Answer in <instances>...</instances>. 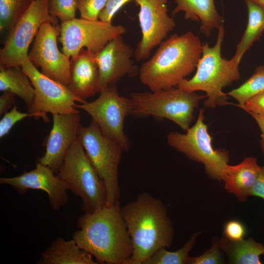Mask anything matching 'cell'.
Returning a JSON list of instances; mask_svg holds the SVG:
<instances>
[{
    "mask_svg": "<svg viewBox=\"0 0 264 264\" xmlns=\"http://www.w3.org/2000/svg\"><path fill=\"white\" fill-rule=\"evenodd\" d=\"M77 227L72 239L98 263L126 264L131 257L132 245L119 201L85 213L79 218Z\"/></svg>",
    "mask_w": 264,
    "mask_h": 264,
    "instance_id": "cell-1",
    "label": "cell"
},
{
    "mask_svg": "<svg viewBox=\"0 0 264 264\" xmlns=\"http://www.w3.org/2000/svg\"><path fill=\"white\" fill-rule=\"evenodd\" d=\"M132 245L126 264H143L156 251L169 247L174 230L167 207L159 198L147 192L121 207Z\"/></svg>",
    "mask_w": 264,
    "mask_h": 264,
    "instance_id": "cell-2",
    "label": "cell"
},
{
    "mask_svg": "<svg viewBox=\"0 0 264 264\" xmlns=\"http://www.w3.org/2000/svg\"><path fill=\"white\" fill-rule=\"evenodd\" d=\"M200 39L188 31L172 35L139 68L141 83L151 91L177 87L197 68L202 54Z\"/></svg>",
    "mask_w": 264,
    "mask_h": 264,
    "instance_id": "cell-3",
    "label": "cell"
},
{
    "mask_svg": "<svg viewBox=\"0 0 264 264\" xmlns=\"http://www.w3.org/2000/svg\"><path fill=\"white\" fill-rule=\"evenodd\" d=\"M218 30L217 41L213 46L210 47L207 43L202 44V54L195 74L190 79L183 80L177 87L188 91H204L207 98L204 105L210 109L232 104L228 102V95L222 89L241 77L240 62L233 58L227 60L221 57L225 34L223 24Z\"/></svg>",
    "mask_w": 264,
    "mask_h": 264,
    "instance_id": "cell-4",
    "label": "cell"
},
{
    "mask_svg": "<svg viewBox=\"0 0 264 264\" xmlns=\"http://www.w3.org/2000/svg\"><path fill=\"white\" fill-rule=\"evenodd\" d=\"M57 175L69 190L81 198L85 213H91L106 206L105 183L78 138L67 151Z\"/></svg>",
    "mask_w": 264,
    "mask_h": 264,
    "instance_id": "cell-5",
    "label": "cell"
},
{
    "mask_svg": "<svg viewBox=\"0 0 264 264\" xmlns=\"http://www.w3.org/2000/svg\"><path fill=\"white\" fill-rule=\"evenodd\" d=\"M205 95L178 87L156 91L133 92L130 95L132 115L171 120L187 131L194 119V109Z\"/></svg>",
    "mask_w": 264,
    "mask_h": 264,
    "instance_id": "cell-6",
    "label": "cell"
},
{
    "mask_svg": "<svg viewBox=\"0 0 264 264\" xmlns=\"http://www.w3.org/2000/svg\"><path fill=\"white\" fill-rule=\"evenodd\" d=\"M78 138L105 183L107 191L106 206H111L119 201L120 196L118 168L123 149L104 134L92 120L87 126L80 125Z\"/></svg>",
    "mask_w": 264,
    "mask_h": 264,
    "instance_id": "cell-7",
    "label": "cell"
},
{
    "mask_svg": "<svg viewBox=\"0 0 264 264\" xmlns=\"http://www.w3.org/2000/svg\"><path fill=\"white\" fill-rule=\"evenodd\" d=\"M204 109L199 110L195 124L186 133L170 132L167 137V142L189 159L202 163L211 178L223 181L229 162V152L224 149L213 148L212 137L204 123Z\"/></svg>",
    "mask_w": 264,
    "mask_h": 264,
    "instance_id": "cell-8",
    "label": "cell"
},
{
    "mask_svg": "<svg viewBox=\"0 0 264 264\" xmlns=\"http://www.w3.org/2000/svg\"><path fill=\"white\" fill-rule=\"evenodd\" d=\"M49 0H33L9 31L0 50V66H21L28 58L29 47L40 27L50 22L57 25L58 19L49 13Z\"/></svg>",
    "mask_w": 264,
    "mask_h": 264,
    "instance_id": "cell-9",
    "label": "cell"
},
{
    "mask_svg": "<svg viewBox=\"0 0 264 264\" xmlns=\"http://www.w3.org/2000/svg\"><path fill=\"white\" fill-rule=\"evenodd\" d=\"M21 67L35 89L33 101L27 110L33 117L48 122V113L52 115L78 113L76 102L81 104L87 102L75 95L66 86L44 75L28 58Z\"/></svg>",
    "mask_w": 264,
    "mask_h": 264,
    "instance_id": "cell-10",
    "label": "cell"
},
{
    "mask_svg": "<svg viewBox=\"0 0 264 264\" xmlns=\"http://www.w3.org/2000/svg\"><path fill=\"white\" fill-rule=\"evenodd\" d=\"M99 92L94 101L77 104L76 107L89 114L104 134L127 151L130 142L124 131V123L125 118L132 114V100L119 95L116 84L109 85Z\"/></svg>",
    "mask_w": 264,
    "mask_h": 264,
    "instance_id": "cell-11",
    "label": "cell"
},
{
    "mask_svg": "<svg viewBox=\"0 0 264 264\" xmlns=\"http://www.w3.org/2000/svg\"><path fill=\"white\" fill-rule=\"evenodd\" d=\"M125 32L126 28L121 25L75 18L61 23L59 39L63 52L72 58L84 47L96 54L110 41Z\"/></svg>",
    "mask_w": 264,
    "mask_h": 264,
    "instance_id": "cell-12",
    "label": "cell"
},
{
    "mask_svg": "<svg viewBox=\"0 0 264 264\" xmlns=\"http://www.w3.org/2000/svg\"><path fill=\"white\" fill-rule=\"evenodd\" d=\"M139 7L138 19L142 37L134 50L137 61L148 58L175 27L174 19L168 13L167 0H134Z\"/></svg>",
    "mask_w": 264,
    "mask_h": 264,
    "instance_id": "cell-13",
    "label": "cell"
},
{
    "mask_svg": "<svg viewBox=\"0 0 264 264\" xmlns=\"http://www.w3.org/2000/svg\"><path fill=\"white\" fill-rule=\"evenodd\" d=\"M60 27L50 22L43 24L36 36L28 52V59L41 72L67 87L70 77L69 57L61 52L57 38Z\"/></svg>",
    "mask_w": 264,
    "mask_h": 264,
    "instance_id": "cell-14",
    "label": "cell"
},
{
    "mask_svg": "<svg viewBox=\"0 0 264 264\" xmlns=\"http://www.w3.org/2000/svg\"><path fill=\"white\" fill-rule=\"evenodd\" d=\"M48 166L39 162L30 171L12 177H0V183L12 186L19 195L25 194L28 189L41 190L47 193L49 203L58 211L67 203L68 187L65 181Z\"/></svg>",
    "mask_w": 264,
    "mask_h": 264,
    "instance_id": "cell-15",
    "label": "cell"
},
{
    "mask_svg": "<svg viewBox=\"0 0 264 264\" xmlns=\"http://www.w3.org/2000/svg\"><path fill=\"white\" fill-rule=\"evenodd\" d=\"M134 50L126 43L122 35L110 41L95 59L99 70V92L109 85L116 84L122 77L138 75L139 68L132 59Z\"/></svg>",
    "mask_w": 264,
    "mask_h": 264,
    "instance_id": "cell-16",
    "label": "cell"
},
{
    "mask_svg": "<svg viewBox=\"0 0 264 264\" xmlns=\"http://www.w3.org/2000/svg\"><path fill=\"white\" fill-rule=\"evenodd\" d=\"M52 116L53 125L45 142V152L37 161L57 174L67 151L78 138L81 116L79 112Z\"/></svg>",
    "mask_w": 264,
    "mask_h": 264,
    "instance_id": "cell-17",
    "label": "cell"
},
{
    "mask_svg": "<svg viewBox=\"0 0 264 264\" xmlns=\"http://www.w3.org/2000/svg\"><path fill=\"white\" fill-rule=\"evenodd\" d=\"M99 78L94 53L83 48L71 58L67 87L75 95L87 101L99 92Z\"/></svg>",
    "mask_w": 264,
    "mask_h": 264,
    "instance_id": "cell-18",
    "label": "cell"
},
{
    "mask_svg": "<svg viewBox=\"0 0 264 264\" xmlns=\"http://www.w3.org/2000/svg\"><path fill=\"white\" fill-rule=\"evenodd\" d=\"M256 158L245 157L236 165L228 164L225 171L223 181L225 189L235 195L239 201H245L250 196V191L261 170Z\"/></svg>",
    "mask_w": 264,
    "mask_h": 264,
    "instance_id": "cell-19",
    "label": "cell"
},
{
    "mask_svg": "<svg viewBox=\"0 0 264 264\" xmlns=\"http://www.w3.org/2000/svg\"><path fill=\"white\" fill-rule=\"evenodd\" d=\"M176 5L172 14L184 12L186 20L200 22V32L209 36L213 29H218L223 19L217 10L214 0H176Z\"/></svg>",
    "mask_w": 264,
    "mask_h": 264,
    "instance_id": "cell-20",
    "label": "cell"
},
{
    "mask_svg": "<svg viewBox=\"0 0 264 264\" xmlns=\"http://www.w3.org/2000/svg\"><path fill=\"white\" fill-rule=\"evenodd\" d=\"M38 264H96L93 256L79 247L72 239L66 241L61 237L54 239L42 252Z\"/></svg>",
    "mask_w": 264,
    "mask_h": 264,
    "instance_id": "cell-21",
    "label": "cell"
},
{
    "mask_svg": "<svg viewBox=\"0 0 264 264\" xmlns=\"http://www.w3.org/2000/svg\"><path fill=\"white\" fill-rule=\"evenodd\" d=\"M215 240L220 249L227 254L230 264H262L260 257L264 255V245L252 238L233 241L222 236Z\"/></svg>",
    "mask_w": 264,
    "mask_h": 264,
    "instance_id": "cell-22",
    "label": "cell"
},
{
    "mask_svg": "<svg viewBox=\"0 0 264 264\" xmlns=\"http://www.w3.org/2000/svg\"><path fill=\"white\" fill-rule=\"evenodd\" d=\"M0 90L8 91L22 98L29 107L33 101L35 89L21 66H0Z\"/></svg>",
    "mask_w": 264,
    "mask_h": 264,
    "instance_id": "cell-23",
    "label": "cell"
},
{
    "mask_svg": "<svg viewBox=\"0 0 264 264\" xmlns=\"http://www.w3.org/2000/svg\"><path fill=\"white\" fill-rule=\"evenodd\" d=\"M245 3L248 9V22L233 57L240 63L244 53L259 40L264 31V9L253 3Z\"/></svg>",
    "mask_w": 264,
    "mask_h": 264,
    "instance_id": "cell-24",
    "label": "cell"
},
{
    "mask_svg": "<svg viewBox=\"0 0 264 264\" xmlns=\"http://www.w3.org/2000/svg\"><path fill=\"white\" fill-rule=\"evenodd\" d=\"M196 232L192 235L185 244L176 251H169L162 248L156 251L143 264H188L189 254L193 249L196 239L200 234Z\"/></svg>",
    "mask_w": 264,
    "mask_h": 264,
    "instance_id": "cell-25",
    "label": "cell"
},
{
    "mask_svg": "<svg viewBox=\"0 0 264 264\" xmlns=\"http://www.w3.org/2000/svg\"><path fill=\"white\" fill-rule=\"evenodd\" d=\"M33 0H0V32L10 31Z\"/></svg>",
    "mask_w": 264,
    "mask_h": 264,
    "instance_id": "cell-26",
    "label": "cell"
},
{
    "mask_svg": "<svg viewBox=\"0 0 264 264\" xmlns=\"http://www.w3.org/2000/svg\"><path fill=\"white\" fill-rule=\"evenodd\" d=\"M264 90V65L259 66L253 74L239 87L227 93L242 105L248 99Z\"/></svg>",
    "mask_w": 264,
    "mask_h": 264,
    "instance_id": "cell-27",
    "label": "cell"
},
{
    "mask_svg": "<svg viewBox=\"0 0 264 264\" xmlns=\"http://www.w3.org/2000/svg\"><path fill=\"white\" fill-rule=\"evenodd\" d=\"M77 9L78 0H49L50 14L59 19L61 23L75 19Z\"/></svg>",
    "mask_w": 264,
    "mask_h": 264,
    "instance_id": "cell-28",
    "label": "cell"
},
{
    "mask_svg": "<svg viewBox=\"0 0 264 264\" xmlns=\"http://www.w3.org/2000/svg\"><path fill=\"white\" fill-rule=\"evenodd\" d=\"M108 0H78V9L81 18L98 21L100 13L106 6Z\"/></svg>",
    "mask_w": 264,
    "mask_h": 264,
    "instance_id": "cell-29",
    "label": "cell"
},
{
    "mask_svg": "<svg viewBox=\"0 0 264 264\" xmlns=\"http://www.w3.org/2000/svg\"><path fill=\"white\" fill-rule=\"evenodd\" d=\"M32 117V115L27 112H22L19 111L16 106L12 109L4 114L0 121V138L6 135L18 122L24 118Z\"/></svg>",
    "mask_w": 264,
    "mask_h": 264,
    "instance_id": "cell-30",
    "label": "cell"
},
{
    "mask_svg": "<svg viewBox=\"0 0 264 264\" xmlns=\"http://www.w3.org/2000/svg\"><path fill=\"white\" fill-rule=\"evenodd\" d=\"M220 249L213 239L212 246L202 255L198 257H190L189 264H218L222 263Z\"/></svg>",
    "mask_w": 264,
    "mask_h": 264,
    "instance_id": "cell-31",
    "label": "cell"
},
{
    "mask_svg": "<svg viewBox=\"0 0 264 264\" xmlns=\"http://www.w3.org/2000/svg\"><path fill=\"white\" fill-rule=\"evenodd\" d=\"M246 234V229L244 224L236 220L227 221L223 226V236L233 241L243 239Z\"/></svg>",
    "mask_w": 264,
    "mask_h": 264,
    "instance_id": "cell-32",
    "label": "cell"
},
{
    "mask_svg": "<svg viewBox=\"0 0 264 264\" xmlns=\"http://www.w3.org/2000/svg\"><path fill=\"white\" fill-rule=\"evenodd\" d=\"M244 110L264 117V90L248 99L242 105H236Z\"/></svg>",
    "mask_w": 264,
    "mask_h": 264,
    "instance_id": "cell-33",
    "label": "cell"
},
{
    "mask_svg": "<svg viewBox=\"0 0 264 264\" xmlns=\"http://www.w3.org/2000/svg\"><path fill=\"white\" fill-rule=\"evenodd\" d=\"M131 0H108L105 8L100 13L99 20L111 23L114 15L125 3Z\"/></svg>",
    "mask_w": 264,
    "mask_h": 264,
    "instance_id": "cell-34",
    "label": "cell"
},
{
    "mask_svg": "<svg viewBox=\"0 0 264 264\" xmlns=\"http://www.w3.org/2000/svg\"><path fill=\"white\" fill-rule=\"evenodd\" d=\"M250 196L264 199V166L261 167L259 175L250 191Z\"/></svg>",
    "mask_w": 264,
    "mask_h": 264,
    "instance_id": "cell-35",
    "label": "cell"
},
{
    "mask_svg": "<svg viewBox=\"0 0 264 264\" xmlns=\"http://www.w3.org/2000/svg\"><path fill=\"white\" fill-rule=\"evenodd\" d=\"M16 95L12 92L4 91L0 96V115L4 114L15 103Z\"/></svg>",
    "mask_w": 264,
    "mask_h": 264,
    "instance_id": "cell-36",
    "label": "cell"
},
{
    "mask_svg": "<svg viewBox=\"0 0 264 264\" xmlns=\"http://www.w3.org/2000/svg\"><path fill=\"white\" fill-rule=\"evenodd\" d=\"M255 120L261 131V146L264 156V117L251 112H247Z\"/></svg>",
    "mask_w": 264,
    "mask_h": 264,
    "instance_id": "cell-37",
    "label": "cell"
},
{
    "mask_svg": "<svg viewBox=\"0 0 264 264\" xmlns=\"http://www.w3.org/2000/svg\"><path fill=\"white\" fill-rule=\"evenodd\" d=\"M245 2H251L257 5L264 9V0H244Z\"/></svg>",
    "mask_w": 264,
    "mask_h": 264,
    "instance_id": "cell-38",
    "label": "cell"
},
{
    "mask_svg": "<svg viewBox=\"0 0 264 264\" xmlns=\"http://www.w3.org/2000/svg\"></svg>",
    "mask_w": 264,
    "mask_h": 264,
    "instance_id": "cell-39",
    "label": "cell"
}]
</instances>
